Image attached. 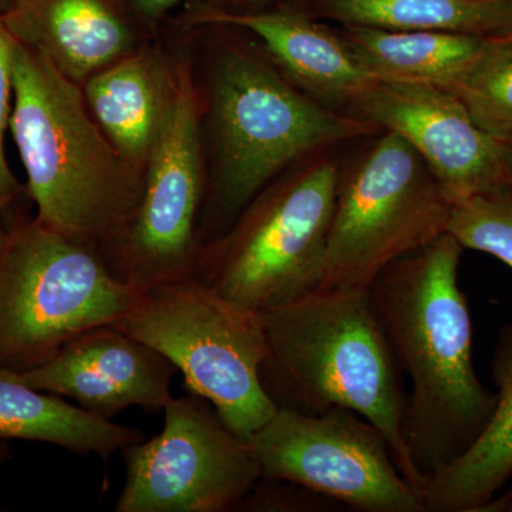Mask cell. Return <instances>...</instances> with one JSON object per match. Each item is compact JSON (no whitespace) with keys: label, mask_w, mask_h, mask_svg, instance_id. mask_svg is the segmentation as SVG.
<instances>
[{"label":"cell","mask_w":512,"mask_h":512,"mask_svg":"<svg viewBox=\"0 0 512 512\" xmlns=\"http://www.w3.org/2000/svg\"><path fill=\"white\" fill-rule=\"evenodd\" d=\"M15 3L16 0H0V16H5Z\"/></svg>","instance_id":"obj_30"},{"label":"cell","mask_w":512,"mask_h":512,"mask_svg":"<svg viewBox=\"0 0 512 512\" xmlns=\"http://www.w3.org/2000/svg\"><path fill=\"white\" fill-rule=\"evenodd\" d=\"M265 392L278 409H345L382 431L407 483L423 484L404 440L403 372L367 289H312L264 312ZM421 497V495H420Z\"/></svg>","instance_id":"obj_3"},{"label":"cell","mask_w":512,"mask_h":512,"mask_svg":"<svg viewBox=\"0 0 512 512\" xmlns=\"http://www.w3.org/2000/svg\"><path fill=\"white\" fill-rule=\"evenodd\" d=\"M2 19L19 43L80 86L140 49L148 29L128 0H16Z\"/></svg>","instance_id":"obj_15"},{"label":"cell","mask_w":512,"mask_h":512,"mask_svg":"<svg viewBox=\"0 0 512 512\" xmlns=\"http://www.w3.org/2000/svg\"><path fill=\"white\" fill-rule=\"evenodd\" d=\"M320 22L512 39V0H311Z\"/></svg>","instance_id":"obj_20"},{"label":"cell","mask_w":512,"mask_h":512,"mask_svg":"<svg viewBox=\"0 0 512 512\" xmlns=\"http://www.w3.org/2000/svg\"><path fill=\"white\" fill-rule=\"evenodd\" d=\"M177 367L114 325L87 330L43 365L18 373L33 389L66 396L82 409L113 419L130 407L164 409L173 399Z\"/></svg>","instance_id":"obj_13"},{"label":"cell","mask_w":512,"mask_h":512,"mask_svg":"<svg viewBox=\"0 0 512 512\" xmlns=\"http://www.w3.org/2000/svg\"><path fill=\"white\" fill-rule=\"evenodd\" d=\"M9 457V446L6 441H0V464Z\"/></svg>","instance_id":"obj_31"},{"label":"cell","mask_w":512,"mask_h":512,"mask_svg":"<svg viewBox=\"0 0 512 512\" xmlns=\"http://www.w3.org/2000/svg\"><path fill=\"white\" fill-rule=\"evenodd\" d=\"M447 232L461 247L495 256L512 268L511 185L454 202Z\"/></svg>","instance_id":"obj_22"},{"label":"cell","mask_w":512,"mask_h":512,"mask_svg":"<svg viewBox=\"0 0 512 512\" xmlns=\"http://www.w3.org/2000/svg\"><path fill=\"white\" fill-rule=\"evenodd\" d=\"M202 117L190 67L177 64L173 99L144 168L136 215L100 249L113 275L134 292L194 278L208 188Z\"/></svg>","instance_id":"obj_9"},{"label":"cell","mask_w":512,"mask_h":512,"mask_svg":"<svg viewBox=\"0 0 512 512\" xmlns=\"http://www.w3.org/2000/svg\"><path fill=\"white\" fill-rule=\"evenodd\" d=\"M483 512H512V487L503 494H498Z\"/></svg>","instance_id":"obj_26"},{"label":"cell","mask_w":512,"mask_h":512,"mask_svg":"<svg viewBox=\"0 0 512 512\" xmlns=\"http://www.w3.org/2000/svg\"><path fill=\"white\" fill-rule=\"evenodd\" d=\"M463 249L446 232L386 266L367 289L412 380L404 440L423 488L480 436L497 400L474 367L473 322L458 284Z\"/></svg>","instance_id":"obj_1"},{"label":"cell","mask_w":512,"mask_h":512,"mask_svg":"<svg viewBox=\"0 0 512 512\" xmlns=\"http://www.w3.org/2000/svg\"><path fill=\"white\" fill-rule=\"evenodd\" d=\"M185 25H220L258 37L265 53L289 82L329 109L348 114L375 82L362 69L338 29L305 10L268 6L237 10L191 2Z\"/></svg>","instance_id":"obj_14"},{"label":"cell","mask_w":512,"mask_h":512,"mask_svg":"<svg viewBox=\"0 0 512 512\" xmlns=\"http://www.w3.org/2000/svg\"><path fill=\"white\" fill-rule=\"evenodd\" d=\"M9 128L37 220L99 251L120 237L136 215L144 174L104 136L82 86L18 40Z\"/></svg>","instance_id":"obj_4"},{"label":"cell","mask_w":512,"mask_h":512,"mask_svg":"<svg viewBox=\"0 0 512 512\" xmlns=\"http://www.w3.org/2000/svg\"><path fill=\"white\" fill-rule=\"evenodd\" d=\"M220 37L211 45L208 70L212 165L198 228L200 249L224 234L249 202L293 165L383 131L313 100L252 43L228 39L227 33Z\"/></svg>","instance_id":"obj_2"},{"label":"cell","mask_w":512,"mask_h":512,"mask_svg":"<svg viewBox=\"0 0 512 512\" xmlns=\"http://www.w3.org/2000/svg\"><path fill=\"white\" fill-rule=\"evenodd\" d=\"M491 373L493 414L474 443L424 485L426 512H483L512 478V323L500 330Z\"/></svg>","instance_id":"obj_17"},{"label":"cell","mask_w":512,"mask_h":512,"mask_svg":"<svg viewBox=\"0 0 512 512\" xmlns=\"http://www.w3.org/2000/svg\"><path fill=\"white\" fill-rule=\"evenodd\" d=\"M6 440L40 441L109 460L111 454L144 436L134 427L113 423L56 394L33 389L18 373L0 369V441Z\"/></svg>","instance_id":"obj_19"},{"label":"cell","mask_w":512,"mask_h":512,"mask_svg":"<svg viewBox=\"0 0 512 512\" xmlns=\"http://www.w3.org/2000/svg\"><path fill=\"white\" fill-rule=\"evenodd\" d=\"M16 39L0 16V204H13L23 188L10 170L5 154V134L13 110V57Z\"/></svg>","instance_id":"obj_23"},{"label":"cell","mask_w":512,"mask_h":512,"mask_svg":"<svg viewBox=\"0 0 512 512\" xmlns=\"http://www.w3.org/2000/svg\"><path fill=\"white\" fill-rule=\"evenodd\" d=\"M348 114L402 137L453 204L508 184L503 141L481 130L450 90L375 80Z\"/></svg>","instance_id":"obj_12"},{"label":"cell","mask_w":512,"mask_h":512,"mask_svg":"<svg viewBox=\"0 0 512 512\" xmlns=\"http://www.w3.org/2000/svg\"><path fill=\"white\" fill-rule=\"evenodd\" d=\"M450 92L485 133L512 138V39H491Z\"/></svg>","instance_id":"obj_21"},{"label":"cell","mask_w":512,"mask_h":512,"mask_svg":"<svg viewBox=\"0 0 512 512\" xmlns=\"http://www.w3.org/2000/svg\"><path fill=\"white\" fill-rule=\"evenodd\" d=\"M505 170H507V183L512 187V138L504 140Z\"/></svg>","instance_id":"obj_28"},{"label":"cell","mask_w":512,"mask_h":512,"mask_svg":"<svg viewBox=\"0 0 512 512\" xmlns=\"http://www.w3.org/2000/svg\"><path fill=\"white\" fill-rule=\"evenodd\" d=\"M174 84L175 66L147 47H140L82 84L84 100L104 136L143 174L170 109Z\"/></svg>","instance_id":"obj_16"},{"label":"cell","mask_w":512,"mask_h":512,"mask_svg":"<svg viewBox=\"0 0 512 512\" xmlns=\"http://www.w3.org/2000/svg\"><path fill=\"white\" fill-rule=\"evenodd\" d=\"M265 480L366 512H426L382 431L359 414L278 409L249 440Z\"/></svg>","instance_id":"obj_11"},{"label":"cell","mask_w":512,"mask_h":512,"mask_svg":"<svg viewBox=\"0 0 512 512\" xmlns=\"http://www.w3.org/2000/svg\"><path fill=\"white\" fill-rule=\"evenodd\" d=\"M114 326L167 357L188 392L207 399L239 439L251 440L278 410L261 380L264 313L235 305L200 279L138 293Z\"/></svg>","instance_id":"obj_7"},{"label":"cell","mask_w":512,"mask_h":512,"mask_svg":"<svg viewBox=\"0 0 512 512\" xmlns=\"http://www.w3.org/2000/svg\"><path fill=\"white\" fill-rule=\"evenodd\" d=\"M340 37L375 80L423 83L450 90L491 39L436 30L339 26Z\"/></svg>","instance_id":"obj_18"},{"label":"cell","mask_w":512,"mask_h":512,"mask_svg":"<svg viewBox=\"0 0 512 512\" xmlns=\"http://www.w3.org/2000/svg\"><path fill=\"white\" fill-rule=\"evenodd\" d=\"M333 151L266 185L224 234L200 249L194 278L261 313L315 289L342 164Z\"/></svg>","instance_id":"obj_5"},{"label":"cell","mask_w":512,"mask_h":512,"mask_svg":"<svg viewBox=\"0 0 512 512\" xmlns=\"http://www.w3.org/2000/svg\"><path fill=\"white\" fill-rule=\"evenodd\" d=\"M311 0H274V5L284 6V8L305 10Z\"/></svg>","instance_id":"obj_29"},{"label":"cell","mask_w":512,"mask_h":512,"mask_svg":"<svg viewBox=\"0 0 512 512\" xmlns=\"http://www.w3.org/2000/svg\"><path fill=\"white\" fill-rule=\"evenodd\" d=\"M10 207H12V204H0V258H2L3 251H5L10 227H12V218H9Z\"/></svg>","instance_id":"obj_25"},{"label":"cell","mask_w":512,"mask_h":512,"mask_svg":"<svg viewBox=\"0 0 512 512\" xmlns=\"http://www.w3.org/2000/svg\"><path fill=\"white\" fill-rule=\"evenodd\" d=\"M274 0H231L229 9L256 10L268 8Z\"/></svg>","instance_id":"obj_27"},{"label":"cell","mask_w":512,"mask_h":512,"mask_svg":"<svg viewBox=\"0 0 512 512\" xmlns=\"http://www.w3.org/2000/svg\"><path fill=\"white\" fill-rule=\"evenodd\" d=\"M163 431L121 450L116 512H225L261 480L249 441L228 429L207 399L190 393L164 407Z\"/></svg>","instance_id":"obj_10"},{"label":"cell","mask_w":512,"mask_h":512,"mask_svg":"<svg viewBox=\"0 0 512 512\" xmlns=\"http://www.w3.org/2000/svg\"><path fill=\"white\" fill-rule=\"evenodd\" d=\"M128 2L146 23L148 29L156 28L171 10L184 2L205 3V5L222 6V8L231 6V0H128Z\"/></svg>","instance_id":"obj_24"},{"label":"cell","mask_w":512,"mask_h":512,"mask_svg":"<svg viewBox=\"0 0 512 512\" xmlns=\"http://www.w3.org/2000/svg\"><path fill=\"white\" fill-rule=\"evenodd\" d=\"M453 202L423 158L383 130L340 164L315 289H369L397 259L446 234Z\"/></svg>","instance_id":"obj_8"},{"label":"cell","mask_w":512,"mask_h":512,"mask_svg":"<svg viewBox=\"0 0 512 512\" xmlns=\"http://www.w3.org/2000/svg\"><path fill=\"white\" fill-rule=\"evenodd\" d=\"M137 295L99 249L36 217L12 218L0 258V369L43 365L76 336L116 325Z\"/></svg>","instance_id":"obj_6"}]
</instances>
